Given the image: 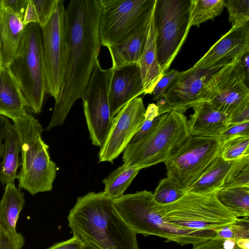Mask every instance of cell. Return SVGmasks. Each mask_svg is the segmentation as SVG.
I'll list each match as a JSON object with an SVG mask.
<instances>
[{"instance_id": "cell-1", "label": "cell", "mask_w": 249, "mask_h": 249, "mask_svg": "<svg viewBox=\"0 0 249 249\" xmlns=\"http://www.w3.org/2000/svg\"><path fill=\"white\" fill-rule=\"evenodd\" d=\"M101 10L99 0H71L65 8L67 64L47 131L61 125L82 97L100 53Z\"/></svg>"}, {"instance_id": "cell-2", "label": "cell", "mask_w": 249, "mask_h": 249, "mask_svg": "<svg viewBox=\"0 0 249 249\" xmlns=\"http://www.w3.org/2000/svg\"><path fill=\"white\" fill-rule=\"evenodd\" d=\"M104 192L77 198L68 216L73 236L99 249H140L136 232L115 209Z\"/></svg>"}, {"instance_id": "cell-3", "label": "cell", "mask_w": 249, "mask_h": 249, "mask_svg": "<svg viewBox=\"0 0 249 249\" xmlns=\"http://www.w3.org/2000/svg\"><path fill=\"white\" fill-rule=\"evenodd\" d=\"M11 120L20 145L21 168L17 176L18 188L33 196L51 191L57 167L51 159L49 146L42 138L41 124L28 112Z\"/></svg>"}, {"instance_id": "cell-4", "label": "cell", "mask_w": 249, "mask_h": 249, "mask_svg": "<svg viewBox=\"0 0 249 249\" xmlns=\"http://www.w3.org/2000/svg\"><path fill=\"white\" fill-rule=\"evenodd\" d=\"M165 223L178 230L194 233H212L234 223L238 217L218 199L216 192L197 194L188 191L178 200L157 204Z\"/></svg>"}, {"instance_id": "cell-5", "label": "cell", "mask_w": 249, "mask_h": 249, "mask_svg": "<svg viewBox=\"0 0 249 249\" xmlns=\"http://www.w3.org/2000/svg\"><path fill=\"white\" fill-rule=\"evenodd\" d=\"M7 67L19 88L27 111L39 113L46 91L42 34L38 23L24 27L17 52Z\"/></svg>"}, {"instance_id": "cell-6", "label": "cell", "mask_w": 249, "mask_h": 249, "mask_svg": "<svg viewBox=\"0 0 249 249\" xmlns=\"http://www.w3.org/2000/svg\"><path fill=\"white\" fill-rule=\"evenodd\" d=\"M187 121L184 113L176 111L161 115L147 136L127 145L123 151L124 164L142 169L164 162L189 136Z\"/></svg>"}, {"instance_id": "cell-7", "label": "cell", "mask_w": 249, "mask_h": 249, "mask_svg": "<svg viewBox=\"0 0 249 249\" xmlns=\"http://www.w3.org/2000/svg\"><path fill=\"white\" fill-rule=\"evenodd\" d=\"M114 206L125 222L137 234L155 235L181 246L202 241L197 234L174 229L167 224L157 211L153 193L147 190L124 195L113 200Z\"/></svg>"}, {"instance_id": "cell-8", "label": "cell", "mask_w": 249, "mask_h": 249, "mask_svg": "<svg viewBox=\"0 0 249 249\" xmlns=\"http://www.w3.org/2000/svg\"><path fill=\"white\" fill-rule=\"evenodd\" d=\"M191 0H156L154 23L161 73L168 71L191 27Z\"/></svg>"}, {"instance_id": "cell-9", "label": "cell", "mask_w": 249, "mask_h": 249, "mask_svg": "<svg viewBox=\"0 0 249 249\" xmlns=\"http://www.w3.org/2000/svg\"><path fill=\"white\" fill-rule=\"evenodd\" d=\"M101 45L118 44L136 33L150 19L156 0H99Z\"/></svg>"}, {"instance_id": "cell-10", "label": "cell", "mask_w": 249, "mask_h": 249, "mask_svg": "<svg viewBox=\"0 0 249 249\" xmlns=\"http://www.w3.org/2000/svg\"><path fill=\"white\" fill-rule=\"evenodd\" d=\"M217 138L189 136L165 163L167 178L187 189L219 155Z\"/></svg>"}, {"instance_id": "cell-11", "label": "cell", "mask_w": 249, "mask_h": 249, "mask_svg": "<svg viewBox=\"0 0 249 249\" xmlns=\"http://www.w3.org/2000/svg\"><path fill=\"white\" fill-rule=\"evenodd\" d=\"M248 82L242 59L227 65L213 73L205 84L201 102L210 103L230 119L249 105Z\"/></svg>"}, {"instance_id": "cell-12", "label": "cell", "mask_w": 249, "mask_h": 249, "mask_svg": "<svg viewBox=\"0 0 249 249\" xmlns=\"http://www.w3.org/2000/svg\"><path fill=\"white\" fill-rule=\"evenodd\" d=\"M114 69H103L97 60L82 99L90 138L101 146L112 124L109 91Z\"/></svg>"}, {"instance_id": "cell-13", "label": "cell", "mask_w": 249, "mask_h": 249, "mask_svg": "<svg viewBox=\"0 0 249 249\" xmlns=\"http://www.w3.org/2000/svg\"><path fill=\"white\" fill-rule=\"evenodd\" d=\"M65 11L63 0H57L52 17L41 27L46 91L54 99L61 88L67 64Z\"/></svg>"}, {"instance_id": "cell-14", "label": "cell", "mask_w": 249, "mask_h": 249, "mask_svg": "<svg viewBox=\"0 0 249 249\" xmlns=\"http://www.w3.org/2000/svg\"><path fill=\"white\" fill-rule=\"evenodd\" d=\"M146 108L141 97L127 103L114 116L98 154L99 162H112L123 151L141 127Z\"/></svg>"}, {"instance_id": "cell-15", "label": "cell", "mask_w": 249, "mask_h": 249, "mask_svg": "<svg viewBox=\"0 0 249 249\" xmlns=\"http://www.w3.org/2000/svg\"><path fill=\"white\" fill-rule=\"evenodd\" d=\"M218 70H205L193 67L181 71L157 101L160 114L171 111L183 113L200 103L203 86L210 76Z\"/></svg>"}, {"instance_id": "cell-16", "label": "cell", "mask_w": 249, "mask_h": 249, "mask_svg": "<svg viewBox=\"0 0 249 249\" xmlns=\"http://www.w3.org/2000/svg\"><path fill=\"white\" fill-rule=\"evenodd\" d=\"M249 52V23L231 28L215 43L193 67L218 70L241 60Z\"/></svg>"}, {"instance_id": "cell-17", "label": "cell", "mask_w": 249, "mask_h": 249, "mask_svg": "<svg viewBox=\"0 0 249 249\" xmlns=\"http://www.w3.org/2000/svg\"><path fill=\"white\" fill-rule=\"evenodd\" d=\"M142 94H144V89L138 63L114 69L109 91L112 118L129 101Z\"/></svg>"}, {"instance_id": "cell-18", "label": "cell", "mask_w": 249, "mask_h": 249, "mask_svg": "<svg viewBox=\"0 0 249 249\" xmlns=\"http://www.w3.org/2000/svg\"><path fill=\"white\" fill-rule=\"evenodd\" d=\"M194 112L187 121L190 136L217 138L230 124L227 114L202 102L193 107Z\"/></svg>"}, {"instance_id": "cell-19", "label": "cell", "mask_w": 249, "mask_h": 249, "mask_svg": "<svg viewBox=\"0 0 249 249\" xmlns=\"http://www.w3.org/2000/svg\"><path fill=\"white\" fill-rule=\"evenodd\" d=\"M24 29L22 17L3 2L0 11V52L3 67L7 66L16 53Z\"/></svg>"}, {"instance_id": "cell-20", "label": "cell", "mask_w": 249, "mask_h": 249, "mask_svg": "<svg viewBox=\"0 0 249 249\" xmlns=\"http://www.w3.org/2000/svg\"><path fill=\"white\" fill-rule=\"evenodd\" d=\"M144 89V94H151L161 78L156 48V31L154 23V9L148 24L142 53L138 63Z\"/></svg>"}, {"instance_id": "cell-21", "label": "cell", "mask_w": 249, "mask_h": 249, "mask_svg": "<svg viewBox=\"0 0 249 249\" xmlns=\"http://www.w3.org/2000/svg\"><path fill=\"white\" fill-rule=\"evenodd\" d=\"M27 111L19 88L7 66L0 72V115L9 119Z\"/></svg>"}, {"instance_id": "cell-22", "label": "cell", "mask_w": 249, "mask_h": 249, "mask_svg": "<svg viewBox=\"0 0 249 249\" xmlns=\"http://www.w3.org/2000/svg\"><path fill=\"white\" fill-rule=\"evenodd\" d=\"M150 19L132 36L118 44L107 47L113 69L139 63L144 48Z\"/></svg>"}, {"instance_id": "cell-23", "label": "cell", "mask_w": 249, "mask_h": 249, "mask_svg": "<svg viewBox=\"0 0 249 249\" xmlns=\"http://www.w3.org/2000/svg\"><path fill=\"white\" fill-rule=\"evenodd\" d=\"M2 160L0 162V181L3 185L14 183L20 163L19 154L20 145L15 126L11 123L5 133Z\"/></svg>"}, {"instance_id": "cell-24", "label": "cell", "mask_w": 249, "mask_h": 249, "mask_svg": "<svg viewBox=\"0 0 249 249\" xmlns=\"http://www.w3.org/2000/svg\"><path fill=\"white\" fill-rule=\"evenodd\" d=\"M25 204L24 194L14 183L5 185L0 201V225L12 233L18 232L16 226Z\"/></svg>"}, {"instance_id": "cell-25", "label": "cell", "mask_w": 249, "mask_h": 249, "mask_svg": "<svg viewBox=\"0 0 249 249\" xmlns=\"http://www.w3.org/2000/svg\"><path fill=\"white\" fill-rule=\"evenodd\" d=\"M231 162L219 155L187 191L197 194L217 192L222 188Z\"/></svg>"}, {"instance_id": "cell-26", "label": "cell", "mask_w": 249, "mask_h": 249, "mask_svg": "<svg viewBox=\"0 0 249 249\" xmlns=\"http://www.w3.org/2000/svg\"><path fill=\"white\" fill-rule=\"evenodd\" d=\"M141 169L123 164L103 180L104 192L113 199L121 197Z\"/></svg>"}, {"instance_id": "cell-27", "label": "cell", "mask_w": 249, "mask_h": 249, "mask_svg": "<svg viewBox=\"0 0 249 249\" xmlns=\"http://www.w3.org/2000/svg\"><path fill=\"white\" fill-rule=\"evenodd\" d=\"M216 196L238 218L249 217V186L221 189L216 192Z\"/></svg>"}, {"instance_id": "cell-28", "label": "cell", "mask_w": 249, "mask_h": 249, "mask_svg": "<svg viewBox=\"0 0 249 249\" xmlns=\"http://www.w3.org/2000/svg\"><path fill=\"white\" fill-rule=\"evenodd\" d=\"M224 7L225 0H191V27L219 16Z\"/></svg>"}, {"instance_id": "cell-29", "label": "cell", "mask_w": 249, "mask_h": 249, "mask_svg": "<svg viewBox=\"0 0 249 249\" xmlns=\"http://www.w3.org/2000/svg\"><path fill=\"white\" fill-rule=\"evenodd\" d=\"M249 186V155L231 161L221 189Z\"/></svg>"}, {"instance_id": "cell-30", "label": "cell", "mask_w": 249, "mask_h": 249, "mask_svg": "<svg viewBox=\"0 0 249 249\" xmlns=\"http://www.w3.org/2000/svg\"><path fill=\"white\" fill-rule=\"evenodd\" d=\"M187 191L166 177L160 181L153 193V199L159 205H167L181 198Z\"/></svg>"}, {"instance_id": "cell-31", "label": "cell", "mask_w": 249, "mask_h": 249, "mask_svg": "<svg viewBox=\"0 0 249 249\" xmlns=\"http://www.w3.org/2000/svg\"><path fill=\"white\" fill-rule=\"evenodd\" d=\"M249 155V136L230 138L221 143L219 155L225 160L232 161Z\"/></svg>"}, {"instance_id": "cell-32", "label": "cell", "mask_w": 249, "mask_h": 249, "mask_svg": "<svg viewBox=\"0 0 249 249\" xmlns=\"http://www.w3.org/2000/svg\"><path fill=\"white\" fill-rule=\"evenodd\" d=\"M225 7L228 10L232 27L249 23V0H226Z\"/></svg>"}, {"instance_id": "cell-33", "label": "cell", "mask_w": 249, "mask_h": 249, "mask_svg": "<svg viewBox=\"0 0 249 249\" xmlns=\"http://www.w3.org/2000/svg\"><path fill=\"white\" fill-rule=\"evenodd\" d=\"M161 115L156 104H149L146 108L144 120L138 131L134 135L129 144L135 143L147 136L156 126Z\"/></svg>"}, {"instance_id": "cell-34", "label": "cell", "mask_w": 249, "mask_h": 249, "mask_svg": "<svg viewBox=\"0 0 249 249\" xmlns=\"http://www.w3.org/2000/svg\"><path fill=\"white\" fill-rule=\"evenodd\" d=\"M41 27L45 25L54 12L57 0H33Z\"/></svg>"}, {"instance_id": "cell-35", "label": "cell", "mask_w": 249, "mask_h": 249, "mask_svg": "<svg viewBox=\"0 0 249 249\" xmlns=\"http://www.w3.org/2000/svg\"><path fill=\"white\" fill-rule=\"evenodd\" d=\"M24 242L21 234L12 233L0 225V249H21Z\"/></svg>"}, {"instance_id": "cell-36", "label": "cell", "mask_w": 249, "mask_h": 249, "mask_svg": "<svg viewBox=\"0 0 249 249\" xmlns=\"http://www.w3.org/2000/svg\"><path fill=\"white\" fill-rule=\"evenodd\" d=\"M192 249H242L236 241L232 239H220L213 238L193 245Z\"/></svg>"}, {"instance_id": "cell-37", "label": "cell", "mask_w": 249, "mask_h": 249, "mask_svg": "<svg viewBox=\"0 0 249 249\" xmlns=\"http://www.w3.org/2000/svg\"><path fill=\"white\" fill-rule=\"evenodd\" d=\"M240 136H249V121L230 124L217 138L222 143L230 138Z\"/></svg>"}, {"instance_id": "cell-38", "label": "cell", "mask_w": 249, "mask_h": 249, "mask_svg": "<svg viewBox=\"0 0 249 249\" xmlns=\"http://www.w3.org/2000/svg\"><path fill=\"white\" fill-rule=\"evenodd\" d=\"M180 73V72L175 70L166 71L157 84L151 94L152 95L153 100L157 101L160 98L171 82Z\"/></svg>"}, {"instance_id": "cell-39", "label": "cell", "mask_w": 249, "mask_h": 249, "mask_svg": "<svg viewBox=\"0 0 249 249\" xmlns=\"http://www.w3.org/2000/svg\"><path fill=\"white\" fill-rule=\"evenodd\" d=\"M231 227L236 241L241 239H249V217L238 218Z\"/></svg>"}, {"instance_id": "cell-40", "label": "cell", "mask_w": 249, "mask_h": 249, "mask_svg": "<svg viewBox=\"0 0 249 249\" xmlns=\"http://www.w3.org/2000/svg\"><path fill=\"white\" fill-rule=\"evenodd\" d=\"M84 244L72 236L70 239L56 243L47 249H83Z\"/></svg>"}, {"instance_id": "cell-41", "label": "cell", "mask_w": 249, "mask_h": 249, "mask_svg": "<svg viewBox=\"0 0 249 249\" xmlns=\"http://www.w3.org/2000/svg\"><path fill=\"white\" fill-rule=\"evenodd\" d=\"M28 0H3L4 5L23 18Z\"/></svg>"}, {"instance_id": "cell-42", "label": "cell", "mask_w": 249, "mask_h": 249, "mask_svg": "<svg viewBox=\"0 0 249 249\" xmlns=\"http://www.w3.org/2000/svg\"><path fill=\"white\" fill-rule=\"evenodd\" d=\"M22 22L24 27L31 23L38 24V18L33 0H28L23 17Z\"/></svg>"}, {"instance_id": "cell-43", "label": "cell", "mask_w": 249, "mask_h": 249, "mask_svg": "<svg viewBox=\"0 0 249 249\" xmlns=\"http://www.w3.org/2000/svg\"><path fill=\"white\" fill-rule=\"evenodd\" d=\"M10 123L8 118L0 115V158H2L3 155V139L6 129Z\"/></svg>"}, {"instance_id": "cell-44", "label": "cell", "mask_w": 249, "mask_h": 249, "mask_svg": "<svg viewBox=\"0 0 249 249\" xmlns=\"http://www.w3.org/2000/svg\"><path fill=\"white\" fill-rule=\"evenodd\" d=\"M230 124L249 121V105L229 119Z\"/></svg>"}, {"instance_id": "cell-45", "label": "cell", "mask_w": 249, "mask_h": 249, "mask_svg": "<svg viewBox=\"0 0 249 249\" xmlns=\"http://www.w3.org/2000/svg\"><path fill=\"white\" fill-rule=\"evenodd\" d=\"M231 225L216 231H215V236L214 238L216 239H232L235 240L234 235L231 229Z\"/></svg>"}, {"instance_id": "cell-46", "label": "cell", "mask_w": 249, "mask_h": 249, "mask_svg": "<svg viewBox=\"0 0 249 249\" xmlns=\"http://www.w3.org/2000/svg\"><path fill=\"white\" fill-rule=\"evenodd\" d=\"M242 62L246 72L249 76V52L247 53L242 58Z\"/></svg>"}, {"instance_id": "cell-47", "label": "cell", "mask_w": 249, "mask_h": 249, "mask_svg": "<svg viewBox=\"0 0 249 249\" xmlns=\"http://www.w3.org/2000/svg\"><path fill=\"white\" fill-rule=\"evenodd\" d=\"M236 244L242 249H249V239H241L237 240Z\"/></svg>"}, {"instance_id": "cell-48", "label": "cell", "mask_w": 249, "mask_h": 249, "mask_svg": "<svg viewBox=\"0 0 249 249\" xmlns=\"http://www.w3.org/2000/svg\"><path fill=\"white\" fill-rule=\"evenodd\" d=\"M84 245L83 249H99L97 247L90 244L84 243Z\"/></svg>"}, {"instance_id": "cell-49", "label": "cell", "mask_w": 249, "mask_h": 249, "mask_svg": "<svg viewBox=\"0 0 249 249\" xmlns=\"http://www.w3.org/2000/svg\"><path fill=\"white\" fill-rule=\"evenodd\" d=\"M3 67L2 65V59H1V57L0 52V72L1 71Z\"/></svg>"}, {"instance_id": "cell-50", "label": "cell", "mask_w": 249, "mask_h": 249, "mask_svg": "<svg viewBox=\"0 0 249 249\" xmlns=\"http://www.w3.org/2000/svg\"><path fill=\"white\" fill-rule=\"evenodd\" d=\"M3 5V0H0V11Z\"/></svg>"}]
</instances>
